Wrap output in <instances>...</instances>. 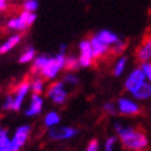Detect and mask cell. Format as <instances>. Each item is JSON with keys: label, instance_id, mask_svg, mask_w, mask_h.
<instances>
[{"label": "cell", "instance_id": "obj_35", "mask_svg": "<svg viewBox=\"0 0 151 151\" xmlns=\"http://www.w3.org/2000/svg\"><path fill=\"white\" fill-rule=\"evenodd\" d=\"M149 112H150V116H151V106H150V110H149Z\"/></svg>", "mask_w": 151, "mask_h": 151}, {"label": "cell", "instance_id": "obj_26", "mask_svg": "<svg viewBox=\"0 0 151 151\" xmlns=\"http://www.w3.org/2000/svg\"><path fill=\"white\" fill-rule=\"evenodd\" d=\"M39 9V1L37 0H24L23 1V10L28 11V12H35Z\"/></svg>", "mask_w": 151, "mask_h": 151}, {"label": "cell", "instance_id": "obj_1", "mask_svg": "<svg viewBox=\"0 0 151 151\" xmlns=\"http://www.w3.org/2000/svg\"><path fill=\"white\" fill-rule=\"evenodd\" d=\"M114 127L116 135L124 150H143L149 145L147 134L143 129L131 127V126H124L121 122H116Z\"/></svg>", "mask_w": 151, "mask_h": 151}, {"label": "cell", "instance_id": "obj_27", "mask_svg": "<svg viewBox=\"0 0 151 151\" xmlns=\"http://www.w3.org/2000/svg\"><path fill=\"white\" fill-rule=\"evenodd\" d=\"M117 140H119L117 135H111V137L106 138V140L104 143V151H114V147H115Z\"/></svg>", "mask_w": 151, "mask_h": 151}, {"label": "cell", "instance_id": "obj_2", "mask_svg": "<svg viewBox=\"0 0 151 151\" xmlns=\"http://www.w3.org/2000/svg\"><path fill=\"white\" fill-rule=\"evenodd\" d=\"M65 57L64 55L57 53L55 56H50V59L47 60V63L45 64V67L40 70V76L45 80H55L59 73L64 69V64H65Z\"/></svg>", "mask_w": 151, "mask_h": 151}, {"label": "cell", "instance_id": "obj_28", "mask_svg": "<svg viewBox=\"0 0 151 151\" xmlns=\"http://www.w3.org/2000/svg\"><path fill=\"white\" fill-rule=\"evenodd\" d=\"M103 111L109 116H115L117 114V108L112 102H106L105 104H103Z\"/></svg>", "mask_w": 151, "mask_h": 151}, {"label": "cell", "instance_id": "obj_20", "mask_svg": "<svg viewBox=\"0 0 151 151\" xmlns=\"http://www.w3.org/2000/svg\"><path fill=\"white\" fill-rule=\"evenodd\" d=\"M50 59V56L47 55H39L34 58V60L32 62L33 65H32V70L33 73H40V70L45 67V64L47 63V60Z\"/></svg>", "mask_w": 151, "mask_h": 151}, {"label": "cell", "instance_id": "obj_14", "mask_svg": "<svg viewBox=\"0 0 151 151\" xmlns=\"http://www.w3.org/2000/svg\"><path fill=\"white\" fill-rule=\"evenodd\" d=\"M22 40V36L19 34H14L9 36L7 39L0 45V55H6L7 52H10L11 50H14Z\"/></svg>", "mask_w": 151, "mask_h": 151}, {"label": "cell", "instance_id": "obj_19", "mask_svg": "<svg viewBox=\"0 0 151 151\" xmlns=\"http://www.w3.org/2000/svg\"><path fill=\"white\" fill-rule=\"evenodd\" d=\"M35 57H36L35 48L32 47V46H28V47L21 53V56H19V58H18V62L21 63V64H27V63H32Z\"/></svg>", "mask_w": 151, "mask_h": 151}, {"label": "cell", "instance_id": "obj_23", "mask_svg": "<svg viewBox=\"0 0 151 151\" xmlns=\"http://www.w3.org/2000/svg\"><path fill=\"white\" fill-rule=\"evenodd\" d=\"M30 91L33 93H37L41 94L45 91V79H42L41 76L35 78L32 82H30Z\"/></svg>", "mask_w": 151, "mask_h": 151}, {"label": "cell", "instance_id": "obj_3", "mask_svg": "<svg viewBox=\"0 0 151 151\" xmlns=\"http://www.w3.org/2000/svg\"><path fill=\"white\" fill-rule=\"evenodd\" d=\"M35 21H36V15L35 14L23 10L19 16L9 19L7 28L14 30V32H23V30L30 28L35 23Z\"/></svg>", "mask_w": 151, "mask_h": 151}, {"label": "cell", "instance_id": "obj_18", "mask_svg": "<svg viewBox=\"0 0 151 151\" xmlns=\"http://www.w3.org/2000/svg\"><path fill=\"white\" fill-rule=\"evenodd\" d=\"M59 122H60V115L57 111H50L44 117V124L47 128L56 127V126L59 124Z\"/></svg>", "mask_w": 151, "mask_h": 151}, {"label": "cell", "instance_id": "obj_11", "mask_svg": "<svg viewBox=\"0 0 151 151\" xmlns=\"http://www.w3.org/2000/svg\"><path fill=\"white\" fill-rule=\"evenodd\" d=\"M30 132H32V127L29 124H21L16 128L14 135L11 137V140H12V144L19 151L24 145H26L28 138L30 135Z\"/></svg>", "mask_w": 151, "mask_h": 151}, {"label": "cell", "instance_id": "obj_29", "mask_svg": "<svg viewBox=\"0 0 151 151\" xmlns=\"http://www.w3.org/2000/svg\"><path fill=\"white\" fill-rule=\"evenodd\" d=\"M142 71L144 73L145 75V79L151 83V62H144V63H140V67Z\"/></svg>", "mask_w": 151, "mask_h": 151}, {"label": "cell", "instance_id": "obj_17", "mask_svg": "<svg viewBox=\"0 0 151 151\" xmlns=\"http://www.w3.org/2000/svg\"><path fill=\"white\" fill-rule=\"evenodd\" d=\"M0 151H18L12 144L6 129H3V132L0 133Z\"/></svg>", "mask_w": 151, "mask_h": 151}, {"label": "cell", "instance_id": "obj_12", "mask_svg": "<svg viewBox=\"0 0 151 151\" xmlns=\"http://www.w3.org/2000/svg\"><path fill=\"white\" fill-rule=\"evenodd\" d=\"M42 109H44V98L41 97V94L33 93L30 97V103L24 114L28 117H35L41 114Z\"/></svg>", "mask_w": 151, "mask_h": 151}, {"label": "cell", "instance_id": "obj_7", "mask_svg": "<svg viewBox=\"0 0 151 151\" xmlns=\"http://www.w3.org/2000/svg\"><path fill=\"white\" fill-rule=\"evenodd\" d=\"M143 83H145V75L140 68H135L129 73L127 79H126L124 90L132 94L139 88Z\"/></svg>", "mask_w": 151, "mask_h": 151}, {"label": "cell", "instance_id": "obj_37", "mask_svg": "<svg viewBox=\"0 0 151 151\" xmlns=\"http://www.w3.org/2000/svg\"><path fill=\"white\" fill-rule=\"evenodd\" d=\"M135 151H143V150H135Z\"/></svg>", "mask_w": 151, "mask_h": 151}, {"label": "cell", "instance_id": "obj_5", "mask_svg": "<svg viewBox=\"0 0 151 151\" xmlns=\"http://www.w3.org/2000/svg\"><path fill=\"white\" fill-rule=\"evenodd\" d=\"M47 97L56 105L64 104L68 99V91L65 88V83L63 81L53 82L47 90Z\"/></svg>", "mask_w": 151, "mask_h": 151}, {"label": "cell", "instance_id": "obj_25", "mask_svg": "<svg viewBox=\"0 0 151 151\" xmlns=\"http://www.w3.org/2000/svg\"><path fill=\"white\" fill-rule=\"evenodd\" d=\"M63 82H64L65 85H69V86H78L80 80L78 78V75H75L71 71H68L64 75V78H63Z\"/></svg>", "mask_w": 151, "mask_h": 151}, {"label": "cell", "instance_id": "obj_30", "mask_svg": "<svg viewBox=\"0 0 151 151\" xmlns=\"http://www.w3.org/2000/svg\"><path fill=\"white\" fill-rule=\"evenodd\" d=\"M100 150V143L97 138H93V139L90 140V143L86 145L85 151H99Z\"/></svg>", "mask_w": 151, "mask_h": 151}, {"label": "cell", "instance_id": "obj_21", "mask_svg": "<svg viewBox=\"0 0 151 151\" xmlns=\"http://www.w3.org/2000/svg\"><path fill=\"white\" fill-rule=\"evenodd\" d=\"M127 46H128V42L124 41L123 39H121V37H120V39L114 45L110 46V53L112 56H120L123 52H126V48H127Z\"/></svg>", "mask_w": 151, "mask_h": 151}, {"label": "cell", "instance_id": "obj_22", "mask_svg": "<svg viewBox=\"0 0 151 151\" xmlns=\"http://www.w3.org/2000/svg\"><path fill=\"white\" fill-rule=\"evenodd\" d=\"M126 67H127V57L126 56H122L120 57L116 63H115V65H114V69H112V74H114V76L119 78L121 76V75L123 74Z\"/></svg>", "mask_w": 151, "mask_h": 151}, {"label": "cell", "instance_id": "obj_16", "mask_svg": "<svg viewBox=\"0 0 151 151\" xmlns=\"http://www.w3.org/2000/svg\"><path fill=\"white\" fill-rule=\"evenodd\" d=\"M132 96L137 100H146V99H150L151 98V83L150 82L143 83L134 93H132Z\"/></svg>", "mask_w": 151, "mask_h": 151}, {"label": "cell", "instance_id": "obj_32", "mask_svg": "<svg viewBox=\"0 0 151 151\" xmlns=\"http://www.w3.org/2000/svg\"><path fill=\"white\" fill-rule=\"evenodd\" d=\"M67 52H68V46L65 44H60L59 47H58V53L67 56Z\"/></svg>", "mask_w": 151, "mask_h": 151}, {"label": "cell", "instance_id": "obj_13", "mask_svg": "<svg viewBox=\"0 0 151 151\" xmlns=\"http://www.w3.org/2000/svg\"><path fill=\"white\" fill-rule=\"evenodd\" d=\"M88 40H90V44H91V47H92V52H93L94 59H100V58L105 57L108 53H110V46H108L103 41H100L96 34L92 35Z\"/></svg>", "mask_w": 151, "mask_h": 151}, {"label": "cell", "instance_id": "obj_10", "mask_svg": "<svg viewBox=\"0 0 151 151\" xmlns=\"http://www.w3.org/2000/svg\"><path fill=\"white\" fill-rule=\"evenodd\" d=\"M134 56L139 63L151 62V34H147L143 37L140 44L135 48Z\"/></svg>", "mask_w": 151, "mask_h": 151}, {"label": "cell", "instance_id": "obj_24", "mask_svg": "<svg viewBox=\"0 0 151 151\" xmlns=\"http://www.w3.org/2000/svg\"><path fill=\"white\" fill-rule=\"evenodd\" d=\"M80 68L79 59L75 56H67L65 57V64H64V70L67 71H76Z\"/></svg>", "mask_w": 151, "mask_h": 151}, {"label": "cell", "instance_id": "obj_31", "mask_svg": "<svg viewBox=\"0 0 151 151\" xmlns=\"http://www.w3.org/2000/svg\"><path fill=\"white\" fill-rule=\"evenodd\" d=\"M12 104H14V102H12V94H9L5 97L1 108L4 110H12Z\"/></svg>", "mask_w": 151, "mask_h": 151}, {"label": "cell", "instance_id": "obj_33", "mask_svg": "<svg viewBox=\"0 0 151 151\" xmlns=\"http://www.w3.org/2000/svg\"><path fill=\"white\" fill-rule=\"evenodd\" d=\"M7 0H0V11H5L7 9Z\"/></svg>", "mask_w": 151, "mask_h": 151}, {"label": "cell", "instance_id": "obj_36", "mask_svg": "<svg viewBox=\"0 0 151 151\" xmlns=\"http://www.w3.org/2000/svg\"><path fill=\"white\" fill-rule=\"evenodd\" d=\"M80 1H83L85 3V1H87V0H80Z\"/></svg>", "mask_w": 151, "mask_h": 151}, {"label": "cell", "instance_id": "obj_34", "mask_svg": "<svg viewBox=\"0 0 151 151\" xmlns=\"http://www.w3.org/2000/svg\"><path fill=\"white\" fill-rule=\"evenodd\" d=\"M3 132V128H1V126H0V133H1Z\"/></svg>", "mask_w": 151, "mask_h": 151}, {"label": "cell", "instance_id": "obj_9", "mask_svg": "<svg viewBox=\"0 0 151 151\" xmlns=\"http://www.w3.org/2000/svg\"><path fill=\"white\" fill-rule=\"evenodd\" d=\"M79 51H80V55H79L78 59H79L80 68H88V67H91L93 64L94 57H93L92 47H91V44H90L88 39L81 40L79 42Z\"/></svg>", "mask_w": 151, "mask_h": 151}, {"label": "cell", "instance_id": "obj_6", "mask_svg": "<svg viewBox=\"0 0 151 151\" xmlns=\"http://www.w3.org/2000/svg\"><path fill=\"white\" fill-rule=\"evenodd\" d=\"M142 106L134 100L121 97L117 100V112L122 116H138L142 114Z\"/></svg>", "mask_w": 151, "mask_h": 151}, {"label": "cell", "instance_id": "obj_8", "mask_svg": "<svg viewBox=\"0 0 151 151\" xmlns=\"http://www.w3.org/2000/svg\"><path fill=\"white\" fill-rule=\"evenodd\" d=\"M30 91V82L29 81H22L17 87L15 92L12 93V111H19L22 105H23V102L24 99L27 98L28 93Z\"/></svg>", "mask_w": 151, "mask_h": 151}, {"label": "cell", "instance_id": "obj_15", "mask_svg": "<svg viewBox=\"0 0 151 151\" xmlns=\"http://www.w3.org/2000/svg\"><path fill=\"white\" fill-rule=\"evenodd\" d=\"M96 35H97V37L100 41H103L108 46H112L120 39V36L116 33L111 32L109 29H102V30H99L98 33H96Z\"/></svg>", "mask_w": 151, "mask_h": 151}, {"label": "cell", "instance_id": "obj_4", "mask_svg": "<svg viewBox=\"0 0 151 151\" xmlns=\"http://www.w3.org/2000/svg\"><path fill=\"white\" fill-rule=\"evenodd\" d=\"M79 134V129L70 126H56V127L48 128V138L55 142L70 140L74 137Z\"/></svg>", "mask_w": 151, "mask_h": 151}]
</instances>
